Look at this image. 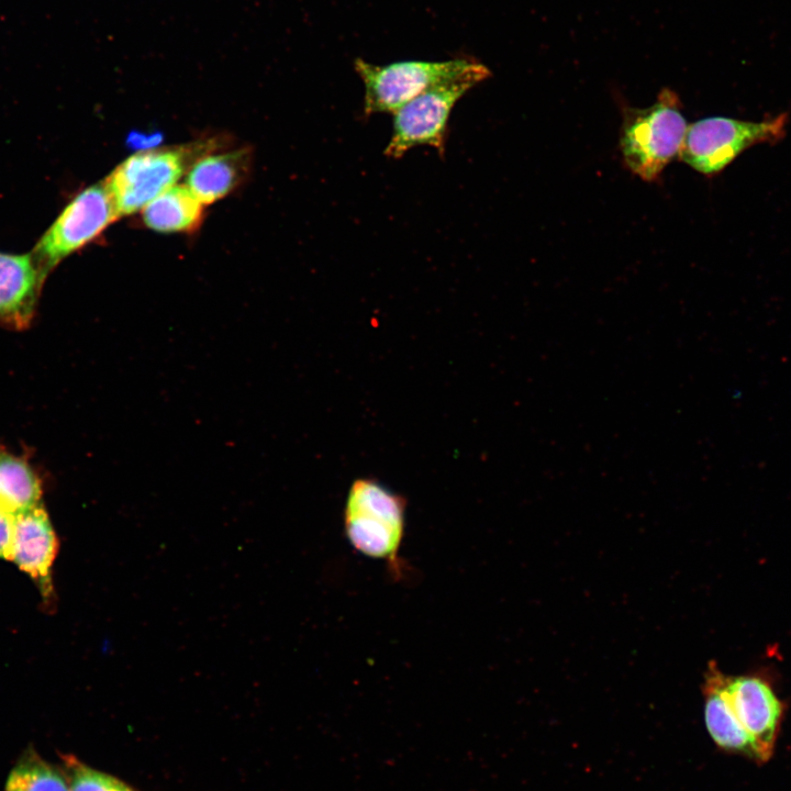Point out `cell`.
Segmentation results:
<instances>
[{"mask_svg":"<svg viewBox=\"0 0 791 791\" xmlns=\"http://www.w3.org/2000/svg\"><path fill=\"white\" fill-rule=\"evenodd\" d=\"M405 499L369 478L355 480L343 512L344 534L359 554L382 560L396 580L406 573L401 558L405 535Z\"/></svg>","mask_w":791,"mask_h":791,"instance_id":"cell-1","label":"cell"},{"mask_svg":"<svg viewBox=\"0 0 791 791\" xmlns=\"http://www.w3.org/2000/svg\"><path fill=\"white\" fill-rule=\"evenodd\" d=\"M220 135L181 145L143 149L118 165L104 179L121 216L141 211L176 182L202 156L225 148Z\"/></svg>","mask_w":791,"mask_h":791,"instance_id":"cell-2","label":"cell"},{"mask_svg":"<svg viewBox=\"0 0 791 791\" xmlns=\"http://www.w3.org/2000/svg\"><path fill=\"white\" fill-rule=\"evenodd\" d=\"M490 76V69L476 60L465 73L402 105L393 113L392 134L385 155L398 159L413 147L427 145L443 156L452 110L466 92Z\"/></svg>","mask_w":791,"mask_h":791,"instance_id":"cell-3","label":"cell"},{"mask_svg":"<svg viewBox=\"0 0 791 791\" xmlns=\"http://www.w3.org/2000/svg\"><path fill=\"white\" fill-rule=\"evenodd\" d=\"M680 108L677 94L665 88L653 105L626 110L621 148L635 175L651 181L680 153L688 129Z\"/></svg>","mask_w":791,"mask_h":791,"instance_id":"cell-4","label":"cell"},{"mask_svg":"<svg viewBox=\"0 0 791 791\" xmlns=\"http://www.w3.org/2000/svg\"><path fill=\"white\" fill-rule=\"evenodd\" d=\"M475 62L463 57L444 62L404 60L381 66L356 58L354 69L365 87L364 114H393L430 88L465 73Z\"/></svg>","mask_w":791,"mask_h":791,"instance_id":"cell-5","label":"cell"},{"mask_svg":"<svg viewBox=\"0 0 791 791\" xmlns=\"http://www.w3.org/2000/svg\"><path fill=\"white\" fill-rule=\"evenodd\" d=\"M119 218L104 180L93 183L79 191L64 207L31 253L47 276L65 258L96 239Z\"/></svg>","mask_w":791,"mask_h":791,"instance_id":"cell-6","label":"cell"},{"mask_svg":"<svg viewBox=\"0 0 791 791\" xmlns=\"http://www.w3.org/2000/svg\"><path fill=\"white\" fill-rule=\"evenodd\" d=\"M787 118L781 114L762 122H746L714 116L688 126L680 158L695 170L712 175L722 170L744 149L778 141L784 133Z\"/></svg>","mask_w":791,"mask_h":791,"instance_id":"cell-7","label":"cell"},{"mask_svg":"<svg viewBox=\"0 0 791 791\" xmlns=\"http://www.w3.org/2000/svg\"><path fill=\"white\" fill-rule=\"evenodd\" d=\"M724 693L743 728L751 738L760 762L773 753L780 731L783 708L764 679L754 676L726 677Z\"/></svg>","mask_w":791,"mask_h":791,"instance_id":"cell-8","label":"cell"},{"mask_svg":"<svg viewBox=\"0 0 791 791\" xmlns=\"http://www.w3.org/2000/svg\"><path fill=\"white\" fill-rule=\"evenodd\" d=\"M58 542L46 511L41 504L14 517L11 559L51 599L52 566Z\"/></svg>","mask_w":791,"mask_h":791,"instance_id":"cell-9","label":"cell"},{"mask_svg":"<svg viewBox=\"0 0 791 791\" xmlns=\"http://www.w3.org/2000/svg\"><path fill=\"white\" fill-rule=\"evenodd\" d=\"M46 277L32 253L0 252V324L15 330L31 324Z\"/></svg>","mask_w":791,"mask_h":791,"instance_id":"cell-10","label":"cell"},{"mask_svg":"<svg viewBox=\"0 0 791 791\" xmlns=\"http://www.w3.org/2000/svg\"><path fill=\"white\" fill-rule=\"evenodd\" d=\"M253 151L249 147L220 149L199 158L186 175V186L204 205L236 190L249 176Z\"/></svg>","mask_w":791,"mask_h":791,"instance_id":"cell-11","label":"cell"},{"mask_svg":"<svg viewBox=\"0 0 791 791\" xmlns=\"http://www.w3.org/2000/svg\"><path fill=\"white\" fill-rule=\"evenodd\" d=\"M724 675L711 666L704 682V717L714 743L724 750L747 756L760 762L756 747L738 722L723 689Z\"/></svg>","mask_w":791,"mask_h":791,"instance_id":"cell-12","label":"cell"},{"mask_svg":"<svg viewBox=\"0 0 791 791\" xmlns=\"http://www.w3.org/2000/svg\"><path fill=\"white\" fill-rule=\"evenodd\" d=\"M204 204L186 185H175L141 210L143 224L159 233H192L203 220Z\"/></svg>","mask_w":791,"mask_h":791,"instance_id":"cell-13","label":"cell"},{"mask_svg":"<svg viewBox=\"0 0 791 791\" xmlns=\"http://www.w3.org/2000/svg\"><path fill=\"white\" fill-rule=\"evenodd\" d=\"M41 482L22 457L0 452V513L15 517L40 504Z\"/></svg>","mask_w":791,"mask_h":791,"instance_id":"cell-14","label":"cell"},{"mask_svg":"<svg viewBox=\"0 0 791 791\" xmlns=\"http://www.w3.org/2000/svg\"><path fill=\"white\" fill-rule=\"evenodd\" d=\"M4 791H70L65 772L27 748L10 770Z\"/></svg>","mask_w":791,"mask_h":791,"instance_id":"cell-15","label":"cell"},{"mask_svg":"<svg viewBox=\"0 0 791 791\" xmlns=\"http://www.w3.org/2000/svg\"><path fill=\"white\" fill-rule=\"evenodd\" d=\"M70 791H137L122 780L93 769L73 755H63Z\"/></svg>","mask_w":791,"mask_h":791,"instance_id":"cell-16","label":"cell"},{"mask_svg":"<svg viewBox=\"0 0 791 791\" xmlns=\"http://www.w3.org/2000/svg\"><path fill=\"white\" fill-rule=\"evenodd\" d=\"M14 517L0 513V558L11 559Z\"/></svg>","mask_w":791,"mask_h":791,"instance_id":"cell-17","label":"cell"}]
</instances>
